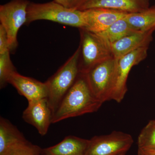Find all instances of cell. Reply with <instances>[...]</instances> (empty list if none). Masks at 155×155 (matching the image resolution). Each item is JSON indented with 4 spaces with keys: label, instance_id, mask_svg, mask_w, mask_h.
<instances>
[{
    "label": "cell",
    "instance_id": "obj_1",
    "mask_svg": "<svg viewBox=\"0 0 155 155\" xmlns=\"http://www.w3.org/2000/svg\"><path fill=\"white\" fill-rule=\"evenodd\" d=\"M102 104L92 92L85 75L79 73L53 114L52 123L96 112Z\"/></svg>",
    "mask_w": 155,
    "mask_h": 155
},
{
    "label": "cell",
    "instance_id": "obj_2",
    "mask_svg": "<svg viewBox=\"0 0 155 155\" xmlns=\"http://www.w3.org/2000/svg\"><path fill=\"white\" fill-rule=\"evenodd\" d=\"M46 20L72 27H85L84 11L69 9L54 1L45 3H29L26 25L37 20Z\"/></svg>",
    "mask_w": 155,
    "mask_h": 155
},
{
    "label": "cell",
    "instance_id": "obj_3",
    "mask_svg": "<svg viewBox=\"0 0 155 155\" xmlns=\"http://www.w3.org/2000/svg\"><path fill=\"white\" fill-rule=\"evenodd\" d=\"M80 47H78L64 65L46 81L48 88V95L47 99L53 115L80 73Z\"/></svg>",
    "mask_w": 155,
    "mask_h": 155
},
{
    "label": "cell",
    "instance_id": "obj_4",
    "mask_svg": "<svg viewBox=\"0 0 155 155\" xmlns=\"http://www.w3.org/2000/svg\"><path fill=\"white\" fill-rule=\"evenodd\" d=\"M79 73L85 74L98 63L113 57L110 44L96 33L80 28Z\"/></svg>",
    "mask_w": 155,
    "mask_h": 155
},
{
    "label": "cell",
    "instance_id": "obj_5",
    "mask_svg": "<svg viewBox=\"0 0 155 155\" xmlns=\"http://www.w3.org/2000/svg\"><path fill=\"white\" fill-rule=\"evenodd\" d=\"M116 64V59L112 57L96 64L84 74L92 92L103 104L110 100Z\"/></svg>",
    "mask_w": 155,
    "mask_h": 155
},
{
    "label": "cell",
    "instance_id": "obj_6",
    "mask_svg": "<svg viewBox=\"0 0 155 155\" xmlns=\"http://www.w3.org/2000/svg\"><path fill=\"white\" fill-rule=\"evenodd\" d=\"M29 3L27 0H12L0 6V22L8 35L11 52L18 46L17 34L19 28L26 24Z\"/></svg>",
    "mask_w": 155,
    "mask_h": 155
},
{
    "label": "cell",
    "instance_id": "obj_7",
    "mask_svg": "<svg viewBox=\"0 0 155 155\" xmlns=\"http://www.w3.org/2000/svg\"><path fill=\"white\" fill-rule=\"evenodd\" d=\"M133 143L130 134L113 131L89 140L84 155H125Z\"/></svg>",
    "mask_w": 155,
    "mask_h": 155
},
{
    "label": "cell",
    "instance_id": "obj_8",
    "mask_svg": "<svg viewBox=\"0 0 155 155\" xmlns=\"http://www.w3.org/2000/svg\"><path fill=\"white\" fill-rule=\"evenodd\" d=\"M148 47L139 48L116 59L114 84L110 100L120 103L124 99L127 89V81L134 66L143 61L147 55Z\"/></svg>",
    "mask_w": 155,
    "mask_h": 155
},
{
    "label": "cell",
    "instance_id": "obj_9",
    "mask_svg": "<svg viewBox=\"0 0 155 155\" xmlns=\"http://www.w3.org/2000/svg\"><path fill=\"white\" fill-rule=\"evenodd\" d=\"M85 28L82 29L99 33L103 32L119 19L125 18L129 13L105 8H94L84 10Z\"/></svg>",
    "mask_w": 155,
    "mask_h": 155
},
{
    "label": "cell",
    "instance_id": "obj_10",
    "mask_svg": "<svg viewBox=\"0 0 155 155\" xmlns=\"http://www.w3.org/2000/svg\"><path fill=\"white\" fill-rule=\"evenodd\" d=\"M28 103V107L22 114V119L35 127L40 134L45 135L52 123L53 117L47 99H43Z\"/></svg>",
    "mask_w": 155,
    "mask_h": 155
},
{
    "label": "cell",
    "instance_id": "obj_11",
    "mask_svg": "<svg viewBox=\"0 0 155 155\" xmlns=\"http://www.w3.org/2000/svg\"><path fill=\"white\" fill-rule=\"evenodd\" d=\"M9 83L17 89L19 94L29 102L47 98L48 88L46 82L41 81L20 75L15 72L11 75Z\"/></svg>",
    "mask_w": 155,
    "mask_h": 155
},
{
    "label": "cell",
    "instance_id": "obj_12",
    "mask_svg": "<svg viewBox=\"0 0 155 155\" xmlns=\"http://www.w3.org/2000/svg\"><path fill=\"white\" fill-rule=\"evenodd\" d=\"M155 28L144 31H137L111 44L113 57L118 59L139 48L148 47L152 40Z\"/></svg>",
    "mask_w": 155,
    "mask_h": 155
},
{
    "label": "cell",
    "instance_id": "obj_13",
    "mask_svg": "<svg viewBox=\"0 0 155 155\" xmlns=\"http://www.w3.org/2000/svg\"><path fill=\"white\" fill-rule=\"evenodd\" d=\"M149 7V0H87L79 10L105 8L132 14L141 12Z\"/></svg>",
    "mask_w": 155,
    "mask_h": 155
},
{
    "label": "cell",
    "instance_id": "obj_14",
    "mask_svg": "<svg viewBox=\"0 0 155 155\" xmlns=\"http://www.w3.org/2000/svg\"><path fill=\"white\" fill-rule=\"evenodd\" d=\"M89 140L67 137L55 145L42 149L41 155H84Z\"/></svg>",
    "mask_w": 155,
    "mask_h": 155
},
{
    "label": "cell",
    "instance_id": "obj_15",
    "mask_svg": "<svg viewBox=\"0 0 155 155\" xmlns=\"http://www.w3.org/2000/svg\"><path fill=\"white\" fill-rule=\"evenodd\" d=\"M26 140L16 126L9 120L0 118V155H4L11 147Z\"/></svg>",
    "mask_w": 155,
    "mask_h": 155
},
{
    "label": "cell",
    "instance_id": "obj_16",
    "mask_svg": "<svg viewBox=\"0 0 155 155\" xmlns=\"http://www.w3.org/2000/svg\"><path fill=\"white\" fill-rule=\"evenodd\" d=\"M134 30L144 31L155 28V5L138 13L129 14L125 17Z\"/></svg>",
    "mask_w": 155,
    "mask_h": 155
},
{
    "label": "cell",
    "instance_id": "obj_17",
    "mask_svg": "<svg viewBox=\"0 0 155 155\" xmlns=\"http://www.w3.org/2000/svg\"><path fill=\"white\" fill-rule=\"evenodd\" d=\"M125 17L117 20L104 31L96 34L111 44L123 38L138 31L134 30L130 26Z\"/></svg>",
    "mask_w": 155,
    "mask_h": 155
},
{
    "label": "cell",
    "instance_id": "obj_18",
    "mask_svg": "<svg viewBox=\"0 0 155 155\" xmlns=\"http://www.w3.org/2000/svg\"><path fill=\"white\" fill-rule=\"evenodd\" d=\"M137 144L139 149L155 150V120H151L143 128Z\"/></svg>",
    "mask_w": 155,
    "mask_h": 155
},
{
    "label": "cell",
    "instance_id": "obj_19",
    "mask_svg": "<svg viewBox=\"0 0 155 155\" xmlns=\"http://www.w3.org/2000/svg\"><path fill=\"white\" fill-rule=\"evenodd\" d=\"M10 51L0 54V87L2 89L9 83L11 75L17 72L10 58Z\"/></svg>",
    "mask_w": 155,
    "mask_h": 155
},
{
    "label": "cell",
    "instance_id": "obj_20",
    "mask_svg": "<svg viewBox=\"0 0 155 155\" xmlns=\"http://www.w3.org/2000/svg\"><path fill=\"white\" fill-rule=\"evenodd\" d=\"M42 149L25 140L11 147L4 155H41Z\"/></svg>",
    "mask_w": 155,
    "mask_h": 155
},
{
    "label": "cell",
    "instance_id": "obj_21",
    "mask_svg": "<svg viewBox=\"0 0 155 155\" xmlns=\"http://www.w3.org/2000/svg\"><path fill=\"white\" fill-rule=\"evenodd\" d=\"M8 51L10 50L8 35L5 29L0 24V54Z\"/></svg>",
    "mask_w": 155,
    "mask_h": 155
},
{
    "label": "cell",
    "instance_id": "obj_22",
    "mask_svg": "<svg viewBox=\"0 0 155 155\" xmlns=\"http://www.w3.org/2000/svg\"><path fill=\"white\" fill-rule=\"evenodd\" d=\"M54 1L68 8L79 10L87 0H54Z\"/></svg>",
    "mask_w": 155,
    "mask_h": 155
},
{
    "label": "cell",
    "instance_id": "obj_23",
    "mask_svg": "<svg viewBox=\"0 0 155 155\" xmlns=\"http://www.w3.org/2000/svg\"><path fill=\"white\" fill-rule=\"evenodd\" d=\"M137 155H155V150L138 148Z\"/></svg>",
    "mask_w": 155,
    "mask_h": 155
}]
</instances>
